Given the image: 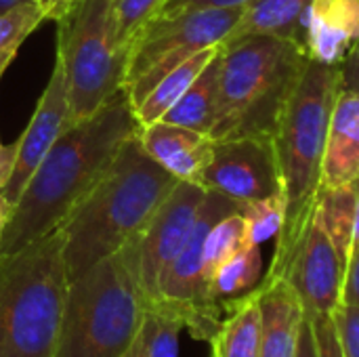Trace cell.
<instances>
[{"instance_id":"obj_38","label":"cell","mask_w":359,"mask_h":357,"mask_svg":"<svg viewBox=\"0 0 359 357\" xmlns=\"http://www.w3.org/2000/svg\"><path fill=\"white\" fill-rule=\"evenodd\" d=\"M27 2H36V0H0V13L4 11H11L19 4H27Z\"/></svg>"},{"instance_id":"obj_35","label":"cell","mask_w":359,"mask_h":357,"mask_svg":"<svg viewBox=\"0 0 359 357\" xmlns=\"http://www.w3.org/2000/svg\"><path fill=\"white\" fill-rule=\"evenodd\" d=\"M297 357H318V347H316V335H313V326L311 320L307 318L305 328H303V337H301V345H299V353Z\"/></svg>"},{"instance_id":"obj_36","label":"cell","mask_w":359,"mask_h":357,"mask_svg":"<svg viewBox=\"0 0 359 357\" xmlns=\"http://www.w3.org/2000/svg\"><path fill=\"white\" fill-rule=\"evenodd\" d=\"M13 213H15V202H11L4 191L0 189V236L4 234V229L8 227L11 219H13Z\"/></svg>"},{"instance_id":"obj_14","label":"cell","mask_w":359,"mask_h":357,"mask_svg":"<svg viewBox=\"0 0 359 357\" xmlns=\"http://www.w3.org/2000/svg\"><path fill=\"white\" fill-rule=\"evenodd\" d=\"M139 141L145 154L177 181L202 185V177L215 147V139L210 135L158 120L147 126H139Z\"/></svg>"},{"instance_id":"obj_31","label":"cell","mask_w":359,"mask_h":357,"mask_svg":"<svg viewBox=\"0 0 359 357\" xmlns=\"http://www.w3.org/2000/svg\"><path fill=\"white\" fill-rule=\"evenodd\" d=\"M341 303L359 307V244L353 246L349 263L345 267L343 288H341Z\"/></svg>"},{"instance_id":"obj_22","label":"cell","mask_w":359,"mask_h":357,"mask_svg":"<svg viewBox=\"0 0 359 357\" xmlns=\"http://www.w3.org/2000/svg\"><path fill=\"white\" fill-rule=\"evenodd\" d=\"M313 215L320 227L337 248L343 267H347L353 250V225H355V191L353 183L343 187H320Z\"/></svg>"},{"instance_id":"obj_26","label":"cell","mask_w":359,"mask_h":357,"mask_svg":"<svg viewBox=\"0 0 359 357\" xmlns=\"http://www.w3.org/2000/svg\"><path fill=\"white\" fill-rule=\"evenodd\" d=\"M168 0H114L111 36L120 55L128 61V50L139 32L164 8Z\"/></svg>"},{"instance_id":"obj_24","label":"cell","mask_w":359,"mask_h":357,"mask_svg":"<svg viewBox=\"0 0 359 357\" xmlns=\"http://www.w3.org/2000/svg\"><path fill=\"white\" fill-rule=\"evenodd\" d=\"M183 328V320L172 309L160 301H147L133 345L143 357H179V335Z\"/></svg>"},{"instance_id":"obj_34","label":"cell","mask_w":359,"mask_h":357,"mask_svg":"<svg viewBox=\"0 0 359 357\" xmlns=\"http://www.w3.org/2000/svg\"><path fill=\"white\" fill-rule=\"evenodd\" d=\"M13 166H15V143L4 145L0 141V189L6 185V181L13 173Z\"/></svg>"},{"instance_id":"obj_27","label":"cell","mask_w":359,"mask_h":357,"mask_svg":"<svg viewBox=\"0 0 359 357\" xmlns=\"http://www.w3.org/2000/svg\"><path fill=\"white\" fill-rule=\"evenodd\" d=\"M42 21L46 19L36 2L19 4L11 11L0 13V80L11 61L17 57L21 44Z\"/></svg>"},{"instance_id":"obj_6","label":"cell","mask_w":359,"mask_h":357,"mask_svg":"<svg viewBox=\"0 0 359 357\" xmlns=\"http://www.w3.org/2000/svg\"><path fill=\"white\" fill-rule=\"evenodd\" d=\"M145 295L116 252L69 280L57 357H122L135 343Z\"/></svg>"},{"instance_id":"obj_29","label":"cell","mask_w":359,"mask_h":357,"mask_svg":"<svg viewBox=\"0 0 359 357\" xmlns=\"http://www.w3.org/2000/svg\"><path fill=\"white\" fill-rule=\"evenodd\" d=\"M337 339L345 357H359V307L339 303L332 314Z\"/></svg>"},{"instance_id":"obj_1","label":"cell","mask_w":359,"mask_h":357,"mask_svg":"<svg viewBox=\"0 0 359 357\" xmlns=\"http://www.w3.org/2000/svg\"><path fill=\"white\" fill-rule=\"evenodd\" d=\"M137 133L126 88L90 118L67 126L15 202L13 219L0 236V259L59 229L103 177L122 143Z\"/></svg>"},{"instance_id":"obj_25","label":"cell","mask_w":359,"mask_h":357,"mask_svg":"<svg viewBox=\"0 0 359 357\" xmlns=\"http://www.w3.org/2000/svg\"><path fill=\"white\" fill-rule=\"evenodd\" d=\"M248 244L246 240V221L242 217V210L231 213L217 221L212 229L208 231L204 240V250H202V269L206 284L210 282L212 274L238 250H242Z\"/></svg>"},{"instance_id":"obj_33","label":"cell","mask_w":359,"mask_h":357,"mask_svg":"<svg viewBox=\"0 0 359 357\" xmlns=\"http://www.w3.org/2000/svg\"><path fill=\"white\" fill-rule=\"evenodd\" d=\"M76 0H36L38 8L42 11L44 19H53L55 23L65 17V13L74 6Z\"/></svg>"},{"instance_id":"obj_9","label":"cell","mask_w":359,"mask_h":357,"mask_svg":"<svg viewBox=\"0 0 359 357\" xmlns=\"http://www.w3.org/2000/svg\"><path fill=\"white\" fill-rule=\"evenodd\" d=\"M267 278L286 280L299 295L309 318L332 314L341 303L345 267L316 215L297 238L276 244Z\"/></svg>"},{"instance_id":"obj_37","label":"cell","mask_w":359,"mask_h":357,"mask_svg":"<svg viewBox=\"0 0 359 357\" xmlns=\"http://www.w3.org/2000/svg\"><path fill=\"white\" fill-rule=\"evenodd\" d=\"M353 191H355V225H353V246L359 244V179L353 181Z\"/></svg>"},{"instance_id":"obj_32","label":"cell","mask_w":359,"mask_h":357,"mask_svg":"<svg viewBox=\"0 0 359 357\" xmlns=\"http://www.w3.org/2000/svg\"><path fill=\"white\" fill-rule=\"evenodd\" d=\"M339 88L359 93V40L339 63Z\"/></svg>"},{"instance_id":"obj_8","label":"cell","mask_w":359,"mask_h":357,"mask_svg":"<svg viewBox=\"0 0 359 357\" xmlns=\"http://www.w3.org/2000/svg\"><path fill=\"white\" fill-rule=\"evenodd\" d=\"M242 206L244 204L223 194L210 189L206 191L200 215L183 250L175 257V261L164 271L158 286V297L151 299L172 309L183 320L185 330H189L194 339L210 341L223 320L221 318L223 305L210 297L202 269L204 240L217 221H221L231 213L242 210Z\"/></svg>"},{"instance_id":"obj_13","label":"cell","mask_w":359,"mask_h":357,"mask_svg":"<svg viewBox=\"0 0 359 357\" xmlns=\"http://www.w3.org/2000/svg\"><path fill=\"white\" fill-rule=\"evenodd\" d=\"M69 126V99H67V84L61 59L55 57V65L50 78L36 103L29 124L25 126L23 135L15 141V166L13 173L2 187L4 196L11 202H17L25 183L36 173L44 156Z\"/></svg>"},{"instance_id":"obj_28","label":"cell","mask_w":359,"mask_h":357,"mask_svg":"<svg viewBox=\"0 0 359 357\" xmlns=\"http://www.w3.org/2000/svg\"><path fill=\"white\" fill-rule=\"evenodd\" d=\"M286 196L276 194L271 198L250 202L242 206V217L246 221V240L252 246H263L276 240L286 223Z\"/></svg>"},{"instance_id":"obj_21","label":"cell","mask_w":359,"mask_h":357,"mask_svg":"<svg viewBox=\"0 0 359 357\" xmlns=\"http://www.w3.org/2000/svg\"><path fill=\"white\" fill-rule=\"evenodd\" d=\"M221 44L206 46L191 57H187L183 63H179L172 72H168L151 90L149 95L133 109L139 126H147L151 122L162 120V116L183 97V93L191 86V82L202 74V69L219 55Z\"/></svg>"},{"instance_id":"obj_30","label":"cell","mask_w":359,"mask_h":357,"mask_svg":"<svg viewBox=\"0 0 359 357\" xmlns=\"http://www.w3.org/2000/svg\"><path fill=\"white\" fill-rule=\"evenodd\" d=\"M309 320H311L313 335H316L318 357H345L343 351H341V345H339L337 330H334V324H332L330 314H326V316H313Z\"/></svg>"},{"instance_id":"obj_2","label":"cell","mask_w":359,"mask_h":357,"mask_svg":"<svg viewBox=\"0 0 359 357\" xmlns=\"http://www.w3.org/2000/svg\"><path fill=\"white\" fill-rule=\"evenodd\" d=\"M177 183L145 154L139 133L126 139L103 177L61 225L67 280L130 244Z\"/></svg>"},{"instance_id":"obj_15","label":"cell","mask_w":359,"mask_h":357,"mask_svg":"<svg viewBox=\"0 0 359 357\" xmlns=\"http://www.w3.org/2000/svg\"><path fill=\"white\" fill-rule=\"evenodd\" d=\"M359 40V0H311L303 13V46L309 59L339 65Z\"/></svg>"},{"instance_id":"obj_11","label":"cell","mask_w":359,"mask_h":357,"mask_svg":"<svg viewBox=\"0 0 359 357\" xmlns=\"http://www.w3.org/2000/svg\"><path fill=\"white\" fill-rule=\"evenodd\" d=\"M242 11L244 8H198L151 19L128 50L124 86L168 57L187 59L206 46L221 44L238 23Z\"/></svg>"},{"instance_id":"obj_17","label":"cell","mask_w":359,"mask_h":357,"mask_svg":"<svg viewBox=\"0 0 359 357\" xmlns=\"http://www.w3.org/2000/svg\"><path fill=\"white\" fill-rule=\"evenodd\" d=\"M358 179L359 93L339 88L326 137L320 187H343Z\"/></svg>"},{"instance_id":"obj_12","label":"cell","mask_w":359,"mask_h":357,"mask_svg":"<svg viewBox=\"0 0 359 357\" xmlns=\"http://www.w3.org/2000/svg\"><path fill=\"white\" fill-rule=\"evenodd\" d=\"M202 187L240 204L284 194L271 135H244L215 141Z\"/></svg>"},{"instance_id":"obj_4","label":"cell","mask_w":359,"mask_h":357,"mask_svg":"<svg viewBox=\"0 0 359 357\" xmlns=\"http://www.w3.org/2000/svg\"><path fill=\"white\" fill-rule=\"evenodd\" d=\"M67 284L61 227L0 259V357H57Z\"/></svg>"},{"instance_id":"obj_10","label":"cell","mask_w":359,"mask_h":357,"mask_svg":"<svg viewBox=\"0 0 359 357\" xmlns=\"http://www.w3.org/2000/svg\"><path fill=\"white\" fill-rule=\"evenodd\" d=\"M206 191L208 189L202 185L179 181L145 229L122 248L147 301L158 297V286L164 271L183 250L200 215Z\"/></svg>"},{"instance_id":"obj_20","label":"cell","mask_w":359,"mask_h":357,"mask_svg":"<svg viewBox=\"0 0 359 357\" xmlns=\"http://www.w3.org/2000/svg\"><path fill=\"white\" fill-rule=\"evenodd\" d=\"M221 53L202 69V74L191 82L183 97L162 116V122L185 126L204 135L212 133L217 105H219V76H221Z\"/></svg>"},{"instance_id":"obj_39","label":"cell","mask_w":359,"mask_h":357,"mask_svg":"<svg viewBox=\"0 0 359 357\" xmlns=\"http://www.w3.org/2000/svg\"><path fill=\"white\" fill-rule=\"evenodd\" d=\"M122 357H143V356H141V353L135 349V345H133V347H130V349H128V351H126V353H124Z\"/></svg>"},{"instance_id":"obj_7","label":"cell","mask_w":359,"mask_h":357,"mask_svg":"<svg viewBox=\"0 0 359 357\" xmlns=\"http://www.w3.org/2000/svg\"><path fill=\"white\" fill-rule=\"evenodd\" d=\"M114 0H76L57 21V57L61 59L69 126L97 114L124 88L126 57L111 36Z\"/></svg>"},{"instance_id":"obj_3","label":"cell","mask_w":359,"mask_h":357,"mask_svg":"<svg viewBox=\"0 0 359 357\" xmlns=\"http://www.w3.org/2000/svg\"><path fill=\"white\" fill-rule=\"evenodd\" d=\"M337 93L339 65L307 59L278 112L271 139L288 210L276 244H286L297 238L313 215Z\"/></svg>"},{"instance_id":"obj_19","label":"cell","mask_w":359,"mask_h":357,"mask_svg":"<svg viewBox=\"0 0 359 357\" xmlns=\"http://www.w3.org/2000/svg\"><path fill=\"white\" fill-rule=\"evenodd\" d=\"M311 0H252L221 44L250 36H276L303 42V13Z\"/></svg>"},{"instance_id":"obj_16","label":"cell","mask_w":359,"mask_h":357,"mask_svg":"<svg viewBox=\"0 0 359 357\" xmlns=\"http://www.w3.org/2000/svg\"><path fill=\"white\" fill-rule=\"evenodd\" d=\"M261 305V356L297 357L307 311L294 288L282 278L263 276L257 286Z\"/></svg>"},{"instance_id":"obj_5","label":"cell","mask_w":359,"mask_h":357,"mask_svg":"<svg viewBox=\"0 0 359 357\" xmlns=\"http://www.w3.org/2000/svg\"><path fill=\"white\" fill-rule=\"evenodd\" d=\"M221 46L219 105L210 137L271 135L278 112L309 59L303 42L250 36Z\"/></svg>"},{"instance_id":"obj_18","label":"cell","mask_w":359,"mask_h":357,"mask_svg":"<svg viewBox=\"0 0 359 357\" xmlns=\"http://www.w3.org/2000/svg\"><path fill=\"white\" fill-rule=\"evenodd\" d=\"M227 316L208 341L212 357H259L261 356V305L257 288L223 301Z\"/></svg>"},{"instance_id":"obj_23","label":"cell","mask_w":359,"mask_h":357,"mask_svg":"<svg viewBox=\"0 0 359 357\" xmlns=\"http://www.w3.org/2000/svg\"><path fill=\"white\" fill-rule=\"evenodd\" d=\"M263 280V252L261 246L246 244L233 257H229L210 278L208 292L223 305L227 299L242 297L255 290Z\"/></svg>"}]
</instances>
